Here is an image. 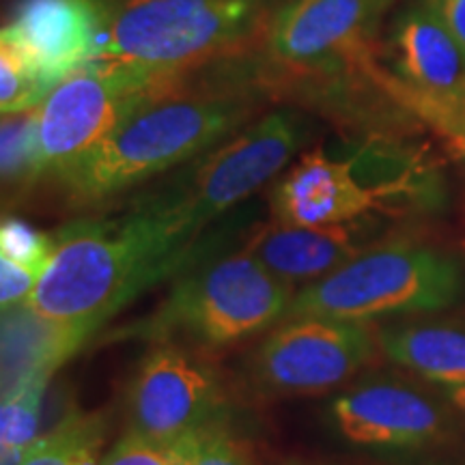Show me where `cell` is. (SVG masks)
I'll return each mask as SVG.
<instances>
[{"label":"cell","instance_id":"24","mask_svg":"<svg viewBox=\"0 0 465 465\" xmlns=\"http://www.w3.org/2000/svg\"><path fill=\"white\" fill-rule=\"evenodd\" d=\"M102 465H185L173 444L149 440L144 435L127 433Z\"/></svg>","mask_w":465,"mask_h":465},{"label":"cell","instance_id":"12","mask_svg":"<svg viewBox=\"0 0 465 465\" xmlns=\"http://www.w3.org/2000/svg\"><path fill=\"white\" fill-rule=\"evenodd\" d=\"M106 22L102 0H20L0 39L14 44L56 86L95 58Z\"/></svg>","mask_w":465,"mask_h":465},{"label":"cell","instance_id":"23","mask_svg":"<svg viewBox=\"0 0 465 465\" xmlns=\"http://www.w3.org/2000/svg\"><path fill=\"white\" fill-rule=\"evenodd\" d=\"M185 465H254L246 449L223 431L218 422L174 441Z\"/></svg>","mask_w":465,"mask_h":465},{"label":"cell","instance_id":"17","mask_svg":"<svg viewBox=\"0 0 465 465\" xmlns=\"http://www.w3.org/2000/svg\"><path fill=\"white\" fill-rule=\"evenodd\" d=\"M377 342L388 358L424 380L465 386V328L449 322H407L381 328Z\"/></svg>","mask_w":465,"mask_h":465},{"label":"cell","instance_id":"15","mask_svg":"<svg viewBox=\"0 0 465 465\" xmlns=\"http://www.w3.org/2000/svg\"><path fill=\"white\" fill-rule=\"evenodd\" d=\"M364 229L362 220L328 226L274 223L261 229L243 250L284 282L311 284L371 248L362 240Z\"/></svg>","mask_w":465,"mask_h":465},{"label":"cell","instance_id":"2","mask_svg":"<svg viewBox=\"0 0 465 465\" xmlns=\"http://www.w3.org/2000/svg\"><path fill=\"white\" fill-rule=\"evenodd\" d=\"M254 113L242 93H177L141 104L95 147L54 173L74 205H95L207 153Z\"/></svg>","mask_w":465,"mask_h":465},{"label":"cell","instance_id":"19","mask_svg":"<svg viewBox=\"0 0 465 465\" xmlns=\"http://www.w3.org/2000/svg\"><path fill=\"white\" fill-rule=\"evenodd\" d=\"M54 89L7 39H0V110L3 116L35 110Z\"/></svg>","mask_w":465,"mask_h":465},{"label":"cell","instance_id":"14","mask_svg":"<svg viewBox=\"0 0 465 465\" xmlns=\"http://www.w3.org/2000/svg\"><path fill=\"white\" fill-rule=\"evenodd\" d=\"M336 427L362 446H424L444 433V411L414 388L394 381H366L332 403Z\"/></svg>","mask_w":465,"mask_h":465},{"label":"cell","instance_id":"21","mask_svg":"<svg viewBox=\"0 0 465 465\" xmlns=\"http://www.w3.org/2000/svg\"><path fill=\"white\" fill-rule=\"evenodd\" d=\"M37 151H35L33 110L5 116L3 121V179L5 185L22 183L39 177Z\"/></svg>","mask_w":465,"mask_h":465},{"label":"cell","instance_id":"1","mask_svg":"<svg viewBox=\"0 0 465 465\" xmlns=\"http://www.w3.org/2000/svg\"><path fill=\"white\" fill-rule=\"evenodd\" d=\"M194 237L160 196L119 218L75 220L56 235L54 257L25 304L52 322L93 332L171 274Z\"/></svg>","mask_w":465,"mask_h":465},{"label":"cell","instance_id":"28","mask_svg":"<svg viewBox=\"0 0 465 465\" xmlns=\"http://www.w3.org/2000/svg\"><path fill=\"white\" fill-rule=\"evenodd\" d=\"M449 394H450L452 403H455L457 407H461V410L465 411V386L449 388Z\"/></svg>","mask_w":465,"mask_h":465},{"label":"cell","instance_id":"20","mask_svg":"<svg viewBox=\"0 0 465 465\" xmlns=\"http://www.w3.org/2000/svg\"><path fill=\"white\" fill-rule=\"evenodd\" d=\"M48 381H35L33 386L3 401L0 414V449L3 465H17L28 446L37 440L39 410Z\"/></svg>","mask_w":465,"mask_h":465},{"label":"cell","instance_id":"5","mask_svg":"<svg viewBox=\"0 0 465 465\" xmlns=\"http://www.w3.org/2000/svg\"><path fill=\"white\" fill-rule=\"evenodd\" d=\"M293 295V284L242 250L179 281L149 330L155 336L182 334L199 345L224 347L281 322Z\"/></svg>","mask_w":465,"mask_h":465},{"label":"cell","instance_id":"22","mask_svg":"<svg viewBox=\"0 0 465 465\" xmlns=\"http://www.w3.org/2000/svg\"><path fill=\"white\" fill-rule=\"evenodd\" d=\"M56 250V237L33 229L25 220L5 218L0 229V259L28 267L44 276Z\"/></svg>","mask_w":465,"mask_h":465},{"label":"cell","instance_id":"16","mask_svg":"<svg viewBox=\"0 0 465 465\" xmlns=\"http://www.w3.org/2000/svg\"><path fill=\"white\" fill-rule=\"evenodd\" d=\"M91 332L52 322L26 304L3 311V401L50 375L75 353Z\"/></svg>","mask_w":465,"mask_h":465},{"label":"cell","instance_id":"10","mask_svg":"<svg viewBox=\"0 0 465 465\" xmlns=\"http://www.w3.org/2000/svg\"><path fill=\"white\" fill-rule=\"evenodd\" d=\"M391 56L401 97L424 119L465 108V50L433 0H411L394 20Z\"/></svg>","mask_w":465,"mask_h":465},{"label":"cell","instance_id":"13","mask_svg":"<svg viewBox=\"0 0 465 465\" xmlns=\"http://www.w3.org/2000/svg\"><path fill=\"white\" fill-rule=\"evenodd\" d=\"M397 192L394 185H364L356 177V160H334L323 149L300 158L272 192L274 223L295 226H328L360 220L383 199Z\"/></svg>","mask_w":465,"mask_h":465},{"label":"cell","instance_id":"6","mask_svg":"<svg viewBox=\"0 0 465 465\" xmlns=\"http://www.w3.org/2000/svg\"><path fill=\"white\" fill-rule=\"evenodd\" d=\"M173 86L171 78L100 58L74 69L33 110L39 171L54 174L72 164L141 104Z\"/></svg>","mask_w":465,"mask_h":465},{"label":"cell","instance_id":"11","mask_svg":"<svg viewBox=\"0 0 465 465\" xmlns=\"http://www.w3.org/2000/svg\"><path fill=\"white\" fill-rule=\"evenodd\" d=\"M391 0H287L272 15L267 52L282 65H336L362 48Z\"/></svg>","mask_w":465,"mask_h":465},{"label":"cell","instance_id":"18","mask_svg":"<svg viewBox=\"0 0 465 465\" xmlns=\"http://www.w3.org/2000/svg\"><path fill=\"white\" fill-rule=\"evenodd\" d=\"M106 422L100 414H72L37 438L17 465H95Z\"/></svg>","mask_w":465,"mask_h":465},{"label":"cell","instance_id":"9","mask_svg":"<svg viewBox=\"0 0 465 465\" xmlns=\"http://www.w3.org/2000/svg\"><path fill=\"white\" fill-rule=\"evenodd\" d=\"M125 407L132 433L174 444L218 422L224 399L216 375L207 366L182 349L160 345L138 364Z\"/></svg>","mask_w":465,"mask_h":465},{"label":"cell","instance_id":"8","mask_svg":"<svg viewBox=\"0 0 465 465\" xmlns=\"http://www.w3.org/2000/svg\"><path fill=\"white\" fill-rule=\"evenodd\" d=\"M375 339L364 322L295 317L261 342L254 377L276 394H323L351 380L373 358Z\"/></svg>","mask_w":465,"mask_h":465},{"label":"cell","instance_id":"26","mask_svg":"<svg viewBox=\"0 0 465 465\" xmlns=\"http://www.w3.org/2000/svg\"><path fill=\"white\" fill-rule=\"evenodd\" d=\"M431 124L449 138L452 149L465 160V108L452 110V113H440L433 114Z\"/></svg>","mask_w":465,"mask_h":465},{"label":"cell","instance_id":"3","mask_svg":"<svg viewBox=\"0 0 465 465\" xmlns=\"http://www.w3.org/2000/svg\"><path fill=\"white\" fill-rule=\"evenodd\" d=\"M465 295L457 254L414 242L371 246L291 300L284 319L334 317L369 322L403 312L444 311Z\"/></svg>","mask_w":465,"mask_h":465},{"label":"cell","instance_id":"25","mask_svg":"<svg viewBox=\"0 0 465 465\" xmlns=\"http://www.w3.org/2000/svg\"><path fill=\"white\" fill-rule=\"evenodd\" d=\"M39 281H42V274H37V272L0 259V302H3V311L25 304Z\"/></svg>","mask_w":465,"mask_h":465},{"label":"cell","instance_id":"7","mask_svg":"<svg viewBox=\"0 0 465 465\" xmlns=\"http://www.w3.org/2000/svg\"><path fill=\"white\" fill-rule=\"evenodd\" d=\"M306 136L291 110H274L209 149L177 188L160 199L185 220L194 235L274 179Z\"/></svg>","mask_w":465,"mask_h":465},{"label":"cell","instance_id":"4","mask_svg":"<svg viewBox=\"0 0 465 465\" xmlns=\"http://www.w3.org/2000/svg\"><path fill=\"white\" fill-rule=\"evenodd\" d=\"M265 0H124L108 11L95 58L174 80L240 45Z\"/></svg>","mask_w":465,"mask_h":465},{"label":"cell","instance_id":"27","mask_svg":"<svg viewBox=\"0 0 465 465\" xmlns=\"http://www.w3.org/2000/svg\"><path fill=\"white\" fill-rule=\"evenodd\" d=\"M452 37L465 50V0H433Z\"/></svg>","mask_w":465,"mask_h":465}]
</instances>
